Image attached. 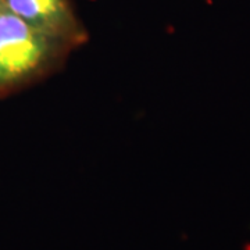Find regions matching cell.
<instances>
[{
  "label": "cell",
  "mask_w": 250,
  "mask_h": 250,
  "mask_svg": "<svg viewBox=\"0 0 250 250\" xmlns=\"http://www.w3.org/2000/svg\"><path fill=\"white\" fill-rule=\"evenodd\" d=\"M72 47L0 10V95L21 89L59 68Z\"/></svg>",
  "instance_id": "obj_1"
},
{
  "label": "cell",
  "mask_w": 250,
  "mask_h": 250,
  "mask_svg": "<svg viewBox=\"0 0 250 250\" xmlns=\"http://www.w3.org/2000/svg\"><path fill=\"white\" fill-rule=\"evenodd\" d=\"M1 3L14 16L72 49L83 45L88 38L71 0H1Z\"/></svg>",
  "instance_id": "obj_2"
},
{
  "label": "cell",
  "mask_w": 250,
  "mask_h": 250,
  "mask_svg": "<svg viewBox=\"0 0 250 250\" xmlns=\"http://www.w3.org/2000/svg\"><path fill=\"white\" fill-rule=\"evenodd\" d=\"M4 7H3V3H1V0H0V10H3Z\"/></svg>",
  "instance_id": "obj_3"
}]
</instances>
